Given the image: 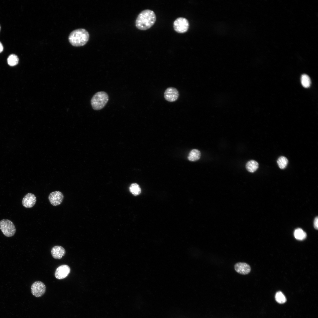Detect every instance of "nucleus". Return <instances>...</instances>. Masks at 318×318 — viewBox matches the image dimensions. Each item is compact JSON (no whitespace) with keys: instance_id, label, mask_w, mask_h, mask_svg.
<instances>
[{"instance_id":"obj_1","label":"nucleus","mask_w":318,"mask_h":318,"mask_svg":"<svg viewBox=\"0 0 318 318\" xmlns=\"http://www.w3.org/2000/svg\"><path fill=\"white\" fill-rule=\"evenodd\" d=\"M156 20L155 12L150 9H145L138 15L135 21V26L140 30H145L151 28Z\"/></svg>"},{"instance_id":"obj_2","label":"nucleus","mask_w":318,"mask_h":318,"mask_svg":"<svg viewBox=\"0 0 318 318\" xmlns=\"http://www.w3.org/2000/svg\"><path fill=\"white\" fill-rule=\"evenodd\" d=\"M89 39L88 32L84 29H78L72 32L69 36L68 39L72 45L80 47L85 45Z\"/></svg>"},{"instance_id":"obj_3","label":"nucleus","mask_w":318,"mask_h":318,"mask_svg":"<svg viewBox=\"0 0 318 318\" xmlns=\"http://www.w3.org/2000/svg\"><path fill=\"white\" fill-rule=\"evenodd\" d=\"M109 100V96L107 93L103 91L98 92L93 96L91 100L93 109L98 110L102 109Z\"/></svg>"},{"instance_id":"obj_4","label":"nucleus","mask_w":318,"mask_h":318,"mask_svg":"<svg viewBox=\"0 0 318 318\" xmlns=\"http://www.w3.org/2000/svg\"><path fill=\"white\" fill-rule=\"evenodd\" d=\"M0 229L6 236L10 237L15 234L16 229L13 223L8 219H2L0 221Z\"/></svg>"},{"instance_id":"obj_5","label":"nucleus","mask_w":318,"mask_h":318,"mask_svg":"<svg viewBox=\"0 0 318 318\" xmlns=\"http://www.w3.org/2000/svg\"><path fill=\"white\" fill-rule=\"evenodd\" d=\"M189 23L186 18L180 17L177 18L174 21L173 27L174 30L179 33H183L187 32L189 27Z\"/></svg>"},{"instance_id":"obj_6","label":"nucleus","mask_w":318,"mask_h":318,"mask_svg":"<svg viewBox=\"0 0 318 318\" xmlns=\"http://www.w3.org/2000/svg\"><path fill=\"white\" fill-rule=\"evenodd\" d=\"M46 291V286L41 281H35L32 285L31 292L32 295L36 297H42L45 293Z\"/></svg>"},{"instance_id":"obj_7","label":"nucleus","mask_w":318,"mask_h":318,"mask_svg":"<svg viewBox=\"0 0 318 318\" xmlns=\"http://www.w3.org/2000/svg\"><path fill=\"white\" fill-rule=\"evenodd\" d=\"M64 197L61 192L56 191L50 193L48 196V199L51 205L56 206L60 205L62 203Z\"/></svg>"},{"instance_id":"obj_8","label":"nucleus","mask_w":318,"mask_h":318,"mask_svg":"<svg viewBox=\"0 0 318 318\" xmlns=\"http://www.w3.org/2000/svg\"><path fill=\"white\" fill-rule=\"evenodd\" d=\"M70 271L69 266L66 264L61 265L56 269L54 273L55 277L58 279H64L68 276Z\"/></svg>"},{"instance_id":"obj_9","label":"nucleus","mask_w":318,"mask_h":318,"mask_svg":"<svg viewBox=\"0 0 318 318\" xmlns=\"http://www.w3.org/2000/svg\"><path fill=\"white\" fill-rule=\"evenodd\" d=\"M179 92L177 90L172 87L168 88L164 93V97L166 100L170 102L176 101L179 97Z\"/></svg>"},{"instance_id":"obj_10","label":"nucleus","mask_w":318,"mask_h":318,"mask_svg":"<svg viewBox=\"0 0 318 318\" xmlns=\"http://www.w3.org/2000/svg\"><path fill=\"white\" fill-rule=\"evenodd\" d=\"M36 201V198L34 194L31 193H28L23 198L22 203L24 207L31 208L35 205Z\"/></svg>"},{"instance_id":"obj_11","label":"nucleus","mask_w":318,"mask_h":318,"mask_svg":"<svg viewBox=\"0 0 318 318\" xmlns=\"http://www.w3.org/2000/svg\"><path fill=\"white\" fill-rule=\"evenodd\" d=\"M234 269L238 273L246 275L250 272L251 268L249 264L244 262H238L234 265Z\"/></svg>"},{"instance_id":"obj_12","label":"nucleus","mask_w":318,"mask_h":318,"mask_svg":"<svg viewBox=\"0 0 318 318\" xmlns=\"http://www.w3.org/2000/svg\"><path fill=\"white\" fill-rule=\"evenodd\" d=\"M52 257L55 259H59L65 254L64 249L62 246H56L52 247L51 250Z\"/></svg>"},{"instance_id":"obj_13","label":"nucleus","mask_w":318,"mask_h":318,"mask_svg":"<svg viewBox=\"0 0 318 318\" xmlns=\"http://www.w3.org/2000/svg\"><path fill=\"white\" fill-rule=\"evenodd\" d=\"M201 157V153L198 150L193 149L192 150L188 157V160L191 161H195L198 160Z\"/></svg>"},{"instance_id":"obj_14","label":"nucleus","mask_w":318,"mask_h":318,"mask_svg":"<svg viewBox=\"0 0 318 318\" xmlns=\"http://www.w3.org/2000/svg\"><path fill=\"white\" fill-rule=\"evenodd\" d=\"M246 168L249 172L253 173L259 167V164L253 160L248 161L246 165Z\"/></svg>"},{"instance_id":"obj_15","label":"nucleus","mask_w":318,"mask_h":318,"mask_svg":"<svg viewBox=\"0 0 318 318\" xmlns=\"http://www.w3.org/2000/svg\"><path fill=\"white\" fill-rule=\"evenodd\" d=\"M295 238L298 240H303L307 236L306 233L301 228H298L296 229L294 233Z\"/></svg>"},{"instance_id":"obj_16","label":"nucleus","mask_w":318,"mask_h":318,"mask_svg":"<svg viewBox=\"0 0 318 318\" xmlns=\"http://www.w3.org/2000/svg\"><path fill=\"white\" fill-rule=\"evenodd\" d=\"M130 192L134 196L139 195L141 192V189L139 185L136 183L131 185L129 188Z\"/></svg>"},{"instance_id":"obj_17","label":"nucleus","mask_w":318,"mask_h":318,"mask_svg":"<svg viewBox=\"0 0 318 318\" xmlns=\"http://www.w3.org/2000/svg\"><path fill=\"white\" fill-rule=\"evenodd\" d=\"M301 82L303 87L305 88L309 87L311 84V81L309 77L306 74H302L301 77Z\"/></svg>"},{"instance_id":"obj_18","label":"nucleus","mask_w":318,"mask_h":318,"mask_svg":"<svg viewBox=\"0 0 318 318\" xmlns=\"http://www.w3.org/2000/svg\"><path fill=\"white\" fill-rule=\"evenodd\" d=\"M277 162L279 167L281 169H284L287 166L288 161L286 158L281 156L278 158Z\"/></svg>"},{"instance_id":"obj_19","label":"nucleus","mask_w":318,"mask_h":318,"mask_svg":"<svg viewBox=\"0 0 318 318\" xmlns=\"http://www.w3.org/2000/svg\"><path fill=\"white\" fill-rule=\"evenodd\" d=\"M18 57L15 54H10L7 58V62L10 66H14L17 64L19 62Z\"/></svg>"},{"instance_id":"obj_20","label":"nucleus","mask_w":318,"mask_h":318,"mask_svg":"<svg viewBox=\"0 0 318 318\" xmlns=\"http://www.w3.org/2000/svg\"><path fill=\"white\" fill-rule=\"evenodd\" d=\"M276 301L279 303L283 304L286 301V298L284 294L281 291L277 292L275 295Z\"/></svg>"},{"instance_id":"obj_21","label":"nucleus","mask_w":318,"mask_h":318,"mask_svg":"<svg viewBox=\"0 0 318 318\" xmlns=\"http://www.w3.org/2000/svg\"><path fill=\"white\" fill-rule=\"evenodd\" d=\"M314 227L315 229H318V217H316L314 221Z\"/></svg>"},{"instance_id":"obj_22","label":"nucleus","mask_w":318,"mask_h":318,"mask_svg":"<svg viewBox=\"0 0 318 318\" xmlns=\"http://www.w3.org/2000/svg\"><path fill=\"white\" fill-rule=\"evenodd\" d=\"M3 46L1 43L0 42V53L2 52V51H3Z\"/></svg>"},{"instance_id":"obj_23","label":"nucleus","mask_w":318,"mask_h":318,"mask_svg":"<svg viewBox=\"0 0 318 318\" xmlns=\"http://www.w3.org/2000/svg\"><path fill=\"white\" fill-rule=\"evenodd\" d=\"M0 29H1V26H0Z\"/></svg>"}]
</instances>
